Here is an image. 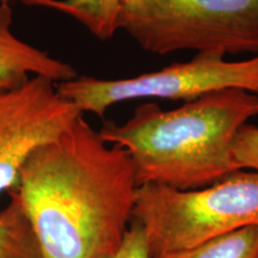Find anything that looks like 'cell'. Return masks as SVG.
Masks as SVG:
<instances>
[{
  "mask_svg": "<svg viewBox=\"0 0 258 258\" xmlns=\"http://www.w3.org/2000/svg\"><path fill=\"white\" fill-rule=\"evenodd\" d=\"M138 188L128 153L80 115L29 157L12 192L43 258H112L133 220Z\"/></svg>",
  "mask_w": 258,
  "mask_h": 258,
  "instance_id": "1",
  "label": "cell"
},
{
  "mask_svg": "<svg viewBox=\"0 0 258 258\" xmlns=\"http://www.w3.org/2000/svg\"><path fill=\"white\" fill-rule=\"evenodd\" d=\"M254 116L258 93L225 89L172 110L143 103L124 123L104 121L98 133L106 144L128 153L139 186L191 190L240 170L233 144L239 129Z\"/></svg>",
  "mask_w": 258,
  "mask_h": 258,
  "instance_id": "2",
  "label": "cell"
},
{
  "mask_svg": "<svg viewBox=\"0 0 258 258\" xmlns=\"http://www.w3.org/2000/svg\"><path fill=\"white\" fill-rule=\"evenodd\" d=\"M133 221L143 228L151 258L258 226V172L238 170L211 185L191 190L140 185Z\"/></svg>",
  "mask_w": 258,
  "mask_h": 258,
  "instance_id": "3",
  "label": "cell"
},
{
  "mask_svg": "<svg viewBox=\"0 0 258 258\" xmlns=\"http://www.w3.org/2000/svg\"><path fill=\"white\" fill-rule=\"evenodd\" d=\"M117 30L156 55L258 54V0H121Z\"/></svg>",
  "mask_w": 258,
  "mask_h": 258,
  "instance_id": "4",
  "label": "cell"
},
{
  "mask_svg": "<svg viewBox=\"0 0 258 258\" xmlns=\"http://www.w3.org/2000/svg\"><path fill=\"white\" fill-rule=\"evenodd\" d=\"M225 89L258 91V54L243 61H228L221 53H198L191 60L175 62L133 78H77L56 84V91L82 112L103 117L108 108L143 98L190 102Z\"/></svg>",
  "mask_w": 258,
  "mask_h": 258,
  "instance_id": "5",
  "label": "cell"
},
{
  "mask_svg": "<svg viewBox=\"0 0 258 258\" xmlns=\"http://www.w3.org/2000/svg\"><path fill=\"white\" fill-rule=\"evenodd\" d=\"M83 115L56 91V83L32 76L0 91V195L17 189L21 172L38 147L71 127Z\"/></svg>",
  "mask_w": 258,
  "mask_h": 258,
  "instance_id": "6",
  "label": "cell"
},
{
  "mask_svg": "<svg viewBox=\"0 0 258 258\" xmlns=\"http://www.w3.org/2000/svg\"><path fill=\"white\" fill-rule=\"evenodd\" d=\"M12 24L11 4H0V91L21 85L31 74L46 77L56 84L78 77L70 63L50 56L16 36Z\"/></svg>",
  "mask_w": 258,
  "mask_h": 258,
  "instance_id": "7",
  "label": "cell"
},
{
  "mask_svg": "<svg viewBox=\"0 0 258 258\" xmlns=\"http://www.w3.org/2000/svg\"><path fill=\"white\" fill-rule=\"evenodd\" d=\"M121 0H41L40 6L57 10L83 24L93 36L105 41L117 30Z\"/></svg>",
  "mask_w": 258,
  "mask_h": 258,
  "instance_id": "8",
  "label": "cell"
},
{
  "mask_svg": "<svg viewBox=\"0 0 258 258\" xmlns=\"http://www.w3.org/2000/svg\"><path fill=\"white\" fill-rule=\"evenodd\" d=\"M0 209V258H43L30 222L15 192Z\"/></svg>",
  "mask_w": 258,
  "mask_h": 258,
  "instance_id": "9",
  "label": "cell"
},
{
  "mask_svg": "<svg viewBox=\"0 0 258 258\" xmlns=\"http://www.w3.org/2000/svg\"><path fill=\"white\" fill-rule=\"evenodd\" d=\"M158 258H258V226L244 227L192 249Z\"/></svg>",
  "mask_w": 258,
  "mask_h": 258,
  "instance_id": "10",
  "label": "cell"
},
{
  "mask_svg": "<svg viewBox=\"0 0 258 258\" xmlns=\"http://www.w3.org/2000/svg\"><path fill=\"white\" fill-rule=\"evenodd\" d=\"M233 156L240 170L258 172V127L246 123L239 129L233 144Z\"/></svg>",
  "mask_w": 258,
  "mask_h": 258,
  "instance_id": "11",
  "label": "cell"
},
{
  "mask_svg": "<svg viewBox=\"0 0 258 258\" xmlns=\"http://www.w3.org/2000/svg\"><path fill=\"white\" fill-rule=\"evenodd\" d=\"M112 258H151L141 226L132 220L120 250Z\"/></svg>",
  "mask_w": 258,
  "mask_h": 258,
  "instance_id": "12",
  "label": "cell"
},
{
  "mask_svg": "<svg viewBox=\"0 0 258 258\" xmlns=\"http://www.w3.org/2000/svg\"><path fill=\"white\" fill-rule=\"evenodd\" d=\"M12 0H0V4H10ZM22 3L28 6H36L37 0H21Z\"/></svg>",
  "mask_w": 258,
  "mask_h": 258,
  "instance_id": "13",
  "label": "cell"
},
{
  "mask_svg": "<svg viewBox=\"0 0 258 258\" xmlns=\"http://www.w3.org/2000/svg\"><path fill=\"white\" fill-rule=\"evenodd\" d=\"M256 93H258V91H257V92H256Z\"/></svg>",
  "mask_w": 258,
  "mask_h": 258,
  "instance_id": "14",
  "label": "cell"
}]
</instances>
